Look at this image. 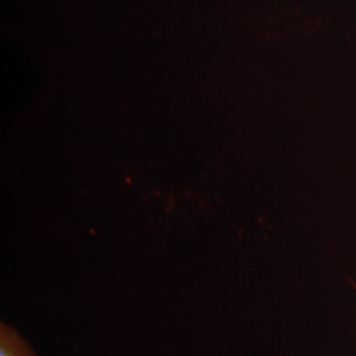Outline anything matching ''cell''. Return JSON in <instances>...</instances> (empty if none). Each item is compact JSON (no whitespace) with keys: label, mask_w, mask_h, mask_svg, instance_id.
<instances>
[{"label":"cell","mask_w":356,"mask_h":356,"mask_svg":"<svg viewBox=\"0 0 356 356\" xmlns=\"http://www.w3.org/2000/svg\"><path fill=\"white\" fill-rule=\"evenodd\" d=\"M0 356H36L32 347L13 326L0 325Z\"/></svg>","instance_id":"6da1fadb"}]
</instances>
